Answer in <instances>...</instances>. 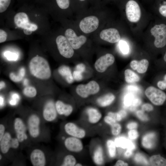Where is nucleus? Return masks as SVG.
I'll use <instances>...</instances> for the list:
<instances>
[{"label":"nucleus","instance_id":"obj_57","mask_svg":"<svg viewBox=\"0 0 166 166\" xmlns=\"http://www.w3.org/2000/svg\"><path fill=\"white\" fill-rule=\"evenodd\" d=\"M5 86V84L3 81H1L0 82V89L3 88Z\"/></svg>","mask_w":166,"mask_h":166},{"label":"nucleus","instance_id":"obj_31","mask_svg":"<svg viewBox=\"0 0 166 166\" xmlns=\"http://www.w3.org/2000/svg\"><path fill=\"white\" fill-rule=\"evenodd\" d=\"M148 65V61L145 59H142L138 61L136 71L139 73H144L147 71Z\"/></svg>","mask_w":166,"mask_h":166},{"label":"nucleus","instance_id":"obj_32","mask_svg":"<svg viewBox=\"0 0 166 166\" xmlns=\"http://www.w3.org/2000/svg\"><path fill=\"white\" fill-rule=\"evenodd\" d=\"M107 145L110 156L114 157L116 154V145L115 142L112 140H108L107 142Z\"/></svg>","mask_w":166,"mask_h":166},{"label":"nucleus","instance_id":"obj_52","mask_svg":"<svg viewBox=\"0 0 166 166\" xmlns=\"http://www.w3.org/2000/svg\"><path fill=\"white\" fill-rule=\"evenodd\" d=\"M137 124L135 122H132L128 124L127 125V128L130 129H132L136 128Z\"/></svg>","mask_w":166,"mask_h":166},{"label":"nucleus","instance_id":"obj_13","mask_svg":"<svg viewBox=\"0 0 166 166\" xmlns=\"http://www.w3.org/2000/svg\"><path fill=\"white\" fill-rule=\"evenodd\" d=\"M64 144L65 148L69 151L78 153L83 149V144L80 139L71 136L65 138Z\"/></svg>","mask_w":166,"mask_h":166},{"label":"nucleus","instance_id":"obj_23","mask_svg":"<svg viewBox=\"0 0 166 166\" xmlns=\"http://www.w3.org/2000/svg\"><path fill=\"white\" fill-rule=\"evenodd\" d=\"M58 71L68 83L71 84L73 82L74 79L69 67L65 65H62L59 67Z\"/></svg>","mask_w":166,"mask_h":166},{"label":"nucleus","instance_id":"obj_2","mask_svg":"<svg viewBox=\"0 0 166 166\" xmlns=\"http://www.w3.org/2000/svg\"><path fill=\"white\" fill-rule=\"evenodd\" d=\"M145 93L148 98L155 105H162L166 101V93L159 88L149 86L145 90Z\"/></svg>","mask_w":166,"mask_h":166},{"label":"nucleus","instance_id":"obj_49","mask_svg":"<svg viewBox=\"0 0 166 166\" xmlns=\"http://www.w3.org/2000/svg\"><path fill=\"white\" fill-rule=\"evenodd\" d=\"M85 69V65L82 63L78 64L75 67V70L82 73L84 72Z\"/></svg>","mask_w":166,"mask_h":166},{"label":"nucleus","instance_id":"obj_61","mask_svg":"<svg viewBox=\"0 0 166 166\" xmlns=\"http://www.w3.org/2000/svg\"><path fill=\"white\" fill-rule=\"evenodd\" d=\"M27 83H28V80H27L26 79H25L24 80V84L25 85H26L27 84Z\"/></svg>","mask_w":166,"mask_h":166},{"label":"nucleus","instance_id":"obj_19","mask_svg":"<svg viewBox=\"0 0 166 166\" xmlns=\"http://www.w3.org/2000/svg\"><path fill=\"white\" fill-rule=\"evenodd\" d=\"M13 138L9 132H6L0 140V149L2 154H7L11 149H12Z\"/></svg>","mask_w":166,"mask_h":166},{"label":"nucleus","instance_id":"obj_34","mask_svg":"<svg viewBox=\"0 0 166 166\" xmlns=\"http://www.w3.org/2000/svg\"><path fill=\"white\" fill-rule=\"evenodd\" d=\"M12 0H0V12L7 10L11 4Z\"/></svg>","mask_w":166,"mask_h":166},{"label":"nucleus","instance_id":"obj_26","mask_svg":"<svg viewBox=\"0 0 166 166\" xmlns=\"http://www.w3.org/2000/svg\"><path fill=\"white\" fill-rule=\"evenodd\" d=\"M125 80L128 83H133L139 81L140 77L134 71L129 69H126L124 72Z\"/></svg>","mask_w":166,"mask_h":166},{"label":"nucleus","instance_id":"obj_53","mask_svg":"<svg viewBox=\"0 0 166 166\" xmlns=\"http://www.w3.org/2000/svg\"><path fill=\"white\" fill-rule=\"evenodd\" d=\"M136 86H129L128 87V89L129 91L132 92L133 93H136L138 92V89Z\"/></svg>","mask_w":166,"mask_h":166},{"label":"nucleus","instance_id":"obj_12","mask_svg":"<svg viewBox=\"0 0 166 166\" xmlns=\"http://www.w3.org/2000/svg\"><path fill=\"white\" fill-rule=\"evenodd\" d=\"M115 60L113 55L107 53L100 57L96 61L94 65L95 69L99 72H104L114 63Z\"/></svg>","mask_w":166,"mask_h":166},{"label":"nucleus","instance_id":"obj_10","mask_svg":"<svg viewBox=\"0 0 166 166\" xmlns=\"http://www.w3.org/2000/svg\"><path fill=\"white\" fill-rule=\"evenodd\" d=\"M99 25L98 18L95 16H90L83 18L80 22L79 26L84 33L89 34L97 29Z\"/></svg>","mask_w":166,"mask_h":166},{"label":"nucleus","instance_id":"obj_22","mask_svg":"<svg viewBox=\"0 0 166 166\" xmlns=\"http://www.w3.org/2000/svg\"><path fill=\"white\" fill-rule=\"evenodd\" d=\"M87 113L88 121L91 124H94L97 123L102 117L101 113L95 108H89L87 110Z\"/></svg>","mask_w":166,"mask_h":166},{"label":"nucleus","instance_id":"obj_17","mask_svg":"<svg viewBox=\"0 0 166 166\" xmlns=\"http://www.w3.org/2000/svg\"><path fill=\"white\" fill-rule=\"evenodd\" d=\"M30 160L34 166H44L46 164V159L44 152L39 148L33 149L30 154Z\"/></svg>","mask_w":166,"mask_h":166},{"label":"nucleus","instance_id":"obj_64","mask_svg":"<svg viewBox=\"0 0 166 166\" xmlns=\"http://www.w3.org/2000/svg\"></svg>","mask_w":166,"mask_h":166},{"label":"nucleus","instance_id":"obj_25","mask_svg":"<svg viewBox=\"0 0 166 166\" xmlns=\"http://www.w3.org/2000/svg\"><path fill=\"white\" fill-rule=\"evenodd\" d=\"M115 97L112 93H109L99 97L97 100V102L100 106L106 107L110 105L114 101Z\"/></svg>","mask_w":166,"mask_h":166},{"label":"nucleus","instance_id":"obj_47","mask_svg":"<svg viewBox=\"0 0 166 166\" xmlns=\"http://www.w3.org/2000/svg\"><path fill=\"white\" fill-rule=\"evenodd\" d=\"M19 98V95L17 93H14L12 96V99L10 101V104L12 105H15Z\"/></svg>","mask_w":166,"mask_h":166},{"label":"nucleus","instance_id":"obj_24","mask_svg":"<svg viewBox=\"0 0 166 166\" xmlns=\"http://www.w3.org/2000/svg\"><path fill=\"white\" fill-rule=\"evenodd\" d=\"M156 141V135L153 132L147 134L143 138L142 144L146 148H150L155 145Z\"/></svg>","mask_w":166,"mask_h":166},{"label":"nucleus","instance_id":"obj_45","mask_svg":"<svg viewBox=\"0 0 166 166\" xmlns=\"http://www.w3.org/2000/svg\"><path fill=\"white\" fill-rule=\"evenodd\" d=\"M7 33L2 29H0V43L5 42L7 38Z\"/></svg>","mask_w":166,"mask_h":166},{"label":"nucleus","instance_id":"obj_50","mask_svg":"<svg viewBox=\"0 0 166 166\" xmlns=\"http://www.w3.org/2000/svg\"><path fill=\"white\" fill-rule=\"evenodd\" d=\"M6 132L5 127V125L2 124H0V140L2 139Z\"/></svg>","mask_w":166,"mask_h":166},{"label":"nucleus","instance_id":"obj_28","mask_svg":"<svg viewBox=\"0 0 166 166\" xmlns=\"http://www.w3.org/2000/svg\"><path fill=\"white\" fill-rule=\"evenodd\" d=\"M150 163L152 166H166V159L159 154L154 155L150 158Z\"/></svg>","mask_w":166,"mask_h":166},{"label":"nucleus","instance_id":"obj_33","mask_svg":"<svg viewBox=\"0 0 166 166\" xmlns=\"http://www.w3.org/2000/svg\"><path fill=\"white\" fill-rule=\"evenodd\" d=\"M37 93L36 89L34 87L32 86L26 87L23 90L24 94L30 97H35L37 94Z\"/></svg>","mask_w":166,"mask_h":166},{"label":"nucleus","instance_id":"obj_9","mask_svg":"<svg viewBox=\"0 0 166 166\" xmlns=\"http://www.w3.org/2000/svg\"><path fill=\"white\" fill-rule=\"evenodd\" d=\"M56 42L59 52L62 56L66 58H70L73 56V49L65 37L58 36L56 38Z\"/></svg>","mask_w":166,"mask_h":166},{"label":"nucleus","instance_id":"obj_1","mask_svg":"<svg viewBox=\"0 0 166 166\" xmlns=\"http://www.w3.org/2000/svg\"><path fill=\"white\" fill-rule=\"evenodd\" d=\"M29 68L31 74L37 78L47 80L51 77V71L49 63L42 57H33L30 62Z\"/></svg>","mask_w":166,"mask_h":166},{"label":"nucleus","instance_id":"obj_29","mask_svg":"<svg viewBox=\"0 0 166 166\" xmlns=\"http://www.w3.org/2000/svg\"><path fill=\"white\" fill-rule=\"evenodd\" d=\"M76 163L77 161L75 156L71 154H68L64 157L61 166H74Z\"/></svg>","mask_w":166,"mask_h":166},{"label":"nucleus","instance_id":"obj_62","mask_svg":"<svg viewBox=\"0 0 166 166\" xmlns=\"http://www.w3.org/2000/svg\"><path fill=\"white\" fill-rule=\"evenodd\" d=\"M2 155L0 154V160H1L2 159Z\"/></svg>","mask_w":166,"mask_h":166},{"label":"nucleus","instance_id":"obj_40","mask_svg":"<svg viewBox=\"0 0 166 166\" xmlns=\"http://www.w3.org/2000/svg\"><path fill=\"white\" fill-rule=\"evenodd\" d=\"M136 114L137 117L142 121H146L148 120V117L144 113L143 110H139L137 111Z\"/></svg>","mask_w":166,"mask_h":166},{"label":"nucleus","instance_id":"obj_3","mask_svg":"<svg viewBox=\"0 0 166 166\" xmlns=\"http://www.w3.org/2000/svg\"><path fill=\"white\" fill-rule=\"evenodd\" d=\"M150 32L155 37V46L157 48H162L166 45V25L162 23L156 25L152 27Z\"/></svg>","mask_w":166,"mask_h":166},{"label":"nucleus","instance_id":"obj_37","mask_svg":"<svg viewBox=\"0 0 166 166\" xmlns=\"http://www.w3.org/2000/svg\"><path fill=\"white\" fill-rule=\"evenodd\" d=\"M111 132L113 135L117 136L120 133L121 127L120 124L117 122L111 126Z\"/></svg>","mask_w":166,"mask_h":166},{"label":"nucleus","instance_id":"obj_55","mask_svg":"<svg viewBox=\"0 0 166 166\" xmlns=\"http://www.w3.org/2000/svg\"><path fill=\"white\" fill-rule=\"evenodd\" d=\"M132 150L127 149L124 153V156L126 157H128L132 154Z\"/></svg>","mask_w":166,"mask_h":166},{"label":"nucleus","instance_id":"obj_56","mask_svg":"<svg viewBox=\"0 0 166 166\" xmlns=\"http://www.w3.org/2000/svg\"><path fill=\"white\" fill-rule=\"evenodd\" d=\"M118 112L123 118L125 117L127 115V112L124 110H121L118 111Z\"/></svg>","mask_w":166,"mask_h":166},{"label":"nucleus","instance_id":"obj_18","mask_svg":"<svg viewBox=\"0 0 166 166\" xmlns=\"http://www.w3.org/2000/svg\"><path fill=\"white\" fill-rule=\"evenodd\" d=\"M141 103L140 98L132 93L126 94L124 98V104L125 107L131 110H134L136 107Z\"/></svg>","mask_w":166,"mask_h":166},{"label":"nucleus","instance_id":"obj_60","mask_svg":"<svg viewBox=\"0 0 166 166\" xmlns=\"http://www.w3.org/2000/svg\"><path fill=\"white\" fill-rule=\"evenodd\" d=\"M76 166H82V164L81 163H76L75 165Z\"/></svg>","mask_w":166,"mask_h":166},{"label":"nucleus","instance_id":"obj_11","mask_svg":"<svg viewBox=\"0 0 166 166\" xmlns=\"http://www.w3.org/2000/svg\"><path fill=\"white\" fill-rule=\"evenodd\" d=\"M65 34L71 46L75 49L80 48L86 42L87 39L84 35L77 36L75 32L70 28L66 30Z\"/></svg>","mask_w":166,"mask_h":166},{"label":"nucleus","instance_id":"obj_38","mask_svg":"<svg viewBox=\"0 0 166 166\" xmlns=\"http://www.w3.org/2000/svg\"><path fill=\"white\" fill-rule=\"evenodd\" d=\"M119 47L121 52L124 54H127L129 51V47L127 43L124 41L119 42Z\"/></svg>","mask_w":166,"mask_h":166},{"label":"nucleus","instance_id":"obj_35","mask_svg":"<svg viewBox=\"0 0 166 166\" xmlns=\"http://www.w3.org/2000/svg\"><path fill=\"white\" fill-rule=\"evenodd\" d=\"M4 55L8 60L10 61H16L18 58L17 53L8 51L4 52Z\"/></svg>","mask_w":166,"mask_h":166},{"label":"nucleus","instance_id":"obj_39","mask_svg":"<svg viewBox=\"0 0 166 166\" xmlns=\"http://www.w3.org/2000/svg\"><path fill=\"white\" fill-rule=\"evenodd\" d=\"M157 85L159 89L162 90H166V73L163 76L162 80L158 81Z\"/></svg>","mask_w":166,"mask_h":166},{"label":"nucleus","instance_id":"obj_44","mask_svg":"<svg viewBox=\"0 0 166 166\" xmlns=\"http://www.w3.org/2000/svg\"><path fill=\"white\" fill-rule=\"evenodd\" d=\"M138 136L137 132L135 130H131L128 132V136L131 139H135Z\"/></svg>","mask_w":166,"mask_h":166},{"label":"nucleus","instance_id":"obj_36","mask_svg":"<svg viewBox=\"0 0 166 166\" xmlns=\"http://www.w3.org/2000/svg\"><path fill=\"white\" fill-rule=\"evenodd\" d=\"M135 161L138 163L145 165H148V162L145 157L140 153H137L134 157Z\"/></svg>","mask_w":166,"mask_h":166},{"label":"nucleus","instance_id":"obj_6","mask_svg":"<svg viewBox=\"0 0 166 166\" xmlns=\"http://www.w3.org/2000/svg\"><path fill=\"white\" fill-rule=\"evenodd\" d=\"M14 21L18 27L25 30L33 32L38 28L36 24L29 22L27 14L24 12H20L17 14L14 17Z\"/></svg>","mask_w":166,"mask_h":166},{"label":"nucleus","instance_id":"obj_16","mask_svg":"<svg viewBox=\"0 0 166 166\" xmlns=\"http://www.w3.org/2000/svg\"><path fill=\"white\" fill-rule=\"evenodd\" d=\"M101 38L111 43H116L120 40L121 36L118 30L114 28H109L101 31L100 34Z\"/></svg>","mask_w":166,"mask_h":166},{"label":"nucleus","instance_id":"obj_63","mask_svg":"<svg viewBox=\"0 0 166 166\" xmlns=\"http://www.w3.org/2000/svg\"><path fill=\"white\" fill-rule=\"evenodd\" d=\"M80 0V1H85V0Z\"/></svg>","mask_w":166,"mask_h":166},{"label":"nucleus","instance_id":"obj_20","mask_svg":"<svg viewBox=\"0 0 166 166\" xmlns=\"http://www.w3.org/2000/svg\"><path fill=\"white\" fill-rule=\"evenodd\" d=\"M55 105L57 113L59 115L68 117L73 111V107L71 105L65 104L61 101H57Z\"/></svg>","mask_w":166,"mask_h":166},{"label":"nucleus","instance_id":"obj_43","mask_svg":"<svg viewBox=\"0 0 166 166\" xmlns=\"http://www.w3.org/2000/svg\"><path fill=\"white\" fill-rule=\"evenodd\" d=\"M73 76L74 79L76 81H80L83 78L82 73L77 70H75L73 72Z\"/></svg>","mask_w":166,"mask_h":166},{"label":"nucleus","instance_id":"obj_48","mask_svg":"<svg viewBox=\"0 0 166 166\" xmlns=\"http://www.w3.org/2000/svg\"><path fill=\"white\" fill-rule=\"evenodd\" d=\"M159 12L163 16L166 17V5H163L159 8Z\"/></svg>","mask_w":166,"mask_h":166},{"label":"nucleus","instance_id":"obj_46","mask_svg":"<svg viewBox=\"0 0 166 166\" xmlns=\"http://www.w3.org/2000/svg\"><path fill=\"white\" fill-rule=\"evenodd\" d=\"M142 110L144 111H151L153 109V106L150 104L146 103L144 104L142 106Z\"/></svg>","mask_w":166,"mask_h":166},{"label":"nucleus","instance_id":"obj_4","mask_svg":"<svg viewBox=\"0 0 166 166\" xmlns=\"http://www.w3.org/2000/svg\"><path fill=\"white\" fill-rule=\"evenodd\" d=\"M41 120L37 115L32 114L27 118V127L29 134L33 139L38 138L41 133Z\"/></svg>","mask_w":166,"mask_h":166},{"label":"nucleus","instance_id":"obj_58","mask_svg":"<svg viewBox=\"0 0 166 166\" xmlns=\"http://www.w3.org/2000/svg\"><path fill=\"white\" fill-rule=\"evenodd\" d=\"M4 102V98L2 97V96H0V106H2Z\"/></svg>","mask_w":166,"mask_h":166},{"label":"nucleus","instance_id":"obj_42","mask_svg":"<svg viewBox=\"0 0 166 166\" xmlns=\"http://www.w3.org/2000/svg\"><path fill=\"white\" fill-rule=\"evenodd\" d=\"M104 120L106 123L111 126L116 123V121L114 119L108 115L104 117Z\"/></svg>","mask_w":166,"mask_h":166},{"label":"nucleus","instance_id":"obj_59","mask_svg":"<svg viewBox=\"0 0 166 166\" xmlns=\"http://www.w3.org/2000/svg\"><path fill=\"white\" fill-rule=\"evenodd\" d=\"M163 59L164 61L166 63V51L164 55Z\"/></svg>","mask_w":166,"mask_h":166},{"label":"nucleus","instance_id":"obj_30","mask_svg":"<svg viewBox=\"0 0 166 166\" xmlns=\"http://www.w3.org/2000/svg\"><path fill=\"white\" fill-rule=\"evenodd\" d=\"M25 74V70L24 68H21L18 73L16 74L13 72L11 73L9 75L10 79L14 82H18L21 81L23 78Z\"/></svg>","mask_w":166,"mask_h":166},{"label":"nucleus","instance_id":"obj_21","mask_svg":"<svg viewBox=\"0 0 166 166\" xmlns=\"http://www.w3.org/2000/svg\"><path fill=\"white\" fill-rule=\"evenodd\" d=\"M116 146L121 148L130 149L132 150L135 149L134 144L131 140L124 137H119L116 138L115 140Z\"/></svg>","mask_w":166,"mask_h":166},{"label":"nucleus","instance_id":"obj_8","mask_svg":"<svg viewBox=\"0 0 166 166\" xmlns=\"http://www.w3.org/2000/svg\"><path fill=\"white\" fill-rule=\"evenodd\" d=\"M126 13L128 20L131 22H138L141 17V11L138 3L135 1L130 0L126 5Z\"/></svg>","mask_w":166,"mask_h":166},{"label":"nucleus","instance_id":"obj_54","mask_svg":"<svg viewBox=\"0 0 166 166\" xmlns=\"http://www.w3.org/2000/svg\"><path fill=\"white\" fill-rule=\"evenodd\" d=\"M128 164L127 163L124 162L123 161L121 160H119L117 161L115 166H128Z\"/></svg>","mask_w":166,"mask_h":166},{"label":"nucleus","instance_id":"obj_14","mask_svg":"<svg viewBox=\"0 0 166 166\" xmlns=\"http://www.w3.org/2000/svg\"><path fill=\"white\" fill-rule=\"evenodd\" d=\"M64 129L65 132L69 136L81 139L85 137L86 135V132L84 129L73 122H68L65 123Z\"/></svg>","mask_w":166,"mask_h":166},{"label":"nucleus","instance_id":"obj_41","mask_svg":"<svg viewBox=\"0 0 166 166\" xmlns=\"http://www.w3.org/2000/svg\"><path fill=\"white\" fill-rule=\"evenodd\" d=\"M108 115L113 117L116 121H120L123 118L118 112L117 113L109 112L108 113Z\"/></svg>","mask_w":166,"mask_h":166},{"label":"nucleus","instance_id":"obj_7","mask_svg":"<svg viewBox=\"0 0 166 166\" xmlns=\"http://www.w3.org/2000/svg\"><path fill=\"white\" fill-rule=\"evenodd\" d=\"M13 127L16 137L20 143H24L28 140L27 127L21 118H15L14 121Z\"/></svg>","mask_w":166,"mask_h":166},{"label":"nucleus","instance_id":"obj_5","mask_svg":"<svg viewBox=\"0 0 166 166\" xmlns=\"http://www.w3.org/2000/svg\"><path fill=\"white\" fill-rule=\"evenodd\" d=\"M99 90L100 87L98 83L92 81L86 85H78L76 88V92L81 97L86 98L90 95L97 93Z\"/></svg>","mask_w":166,"mask_h":166},{"label":"nucleus","instance_id":"obj_15","mask_svg":"<svg viewBox=\"0 0 166 166\" xmlns=\"http://www.w3.org/2000/svg\"><path fill=\"white\" fill-rule=\"evenodd\" d=\"M57 113L54 102L52 100L48 101L43 109L42 116L44 120L47 122L53 121L56 119Z\"/></svg>","mask_w":166,"mask_h":166},{"label":"nucleus","instance_id":"obj_27","mask_svg":"<svg viewBox=\"0 0 166 166\" xmlns=\"http://www.w3.org/2000/svg\"><path fill=\"white\" fill-rule=\"evenodd\" d=\"M95 163L97 165H102L104 162L103 149L101 146H98L95 150L93 156Z\"/></svg>","mask_w":166,"mask_h":166},{"label":"nucleus","instance_id":"obj_51","mask_svg":"<svg viewBox=\"0 0 166 166\" xmlns=\"http://www.w3.org/2000/svg\"><path fill=\"white\" fill-rule=\"evenodd\" d=\"M138 61L136 60L132 61L130 63V66L133 70H136L138 65Z\"/></svg>","mask_w":166,"mask_h":166}]
</instances>
